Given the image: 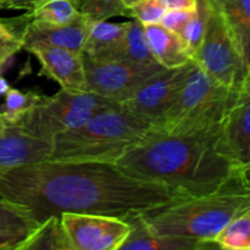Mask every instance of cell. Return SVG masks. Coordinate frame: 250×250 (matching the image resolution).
<instances>
[{"instance_id":"cell-16","label":"cell","mask_w":250,"mask_h":250,"mask_svg":"<svg viewBox=\"0 0 250 250\" xmlns=\"http://www.w3.org/2000/svg\"><path fill=\"white\" fill-rule=\"evenodd\" d=\"M143 28L151 56L161 67L172 70L192 61L180 36L166 29L160 23L146 24Z\"/></svg>"},{"instance_id":"cell-12","label":"cell","mask_w":250,"mask_h":250,"mask_svg":"<svg viewBox=\"0 0 250 250\" xmlns=\"http://www.w3.org/2000/svg\"><path fill=\"white\" fill-rule=\"evenodd\" d=\"M92 22L80 15L75 21L65 24H49L29 20L22 33V49L36 46H55L82 53Z\"/></svg>"},{"instance_id":"cell-3","label":"cell","mask_w":250,"mask_h":250,"mask_svg":"<svg viewBox=\"0 0 250 250\" xmlns=\"http://www.w3.org/2000/svg\"><path fill=\"white\" fill-rule=\"evenodd\" d=\"M243 175L209 194L171 198L165 204L142 211V217L151 231L161 236L197 239L216 248L214 239L219 232L250 207Z\"/></svg>"},{"instance_id":"cell-36","label":"cell","mask_w":250,"mask_h":250,"mask_svg":"<svg viewBox=\"0 0 250 250\" xmlns=\"http://www.w3.org/2000/svg\"><path fill=\"white\" fill-rule=\"evenodd\" d=\"M5 21H6V20H2V19H0V27H1V26H4V24H5Z\"/></svg>"},{"instance_id":"cell-34","label":"cell","mask_w":250,"mask_h":250,"mask_svg":"<svg viewBox=\"0 0 250 250\" xmlns=\"http://www.w3.org/2000/svg\"><path fill=\"white\" fill-rule=\"evenodd\" d=\"M6 128H7V125L6 122H5L4 117H2L1 112H0V134L4 133V132L6 131Z\"/></svg>"},{"instance_id":"cell-23","label":"cell","mask_w":250,"mask_h":250,"mask_svg":"<svg viewBox=\"0 0 250 250\" xmlns=\"http://www.w3.org/2000/svg\"><path fill=\"white\" fill-rule=\"evenodd\" d=\"M4 97V104L0 107V112L7 126H16L44 95L37 89L20 90L10 88Z\"/></svg>"},{"instance_id":"cell-2","label":"cell","mask_w":250,"mask_h":250,"mask_svg":"<svg viewBox=\"0 0 250 250\" xmlns=\"http://www.w3.org/2000/svg\"><path fill=\"white\" fill-rule=\"evenodd\" d=\"M220 129L158 133L115 164L133 177L167 186L175 197L209 194L244 173L225 151Z\"/></svg>"},{"instance_id":"cell-13","label":"cell","mask_w":250,"mask_h":250,"mask_svg":"<svg viewBox=\"0 0 250 250\" xmlns=\"http://www.w3.org/2000/svg\"><path fill=\"white\" fill-rule=\"evenodd\" d=\"M42 66L41 73L60 84L61 89L85 92L83 54L55 46H36L27 50Z\"/></svg>"},{"instance_id":"cell-38","label":"cell","mask_w":250,"mask_h":250,"mask_svg":"<svg viewBox=\"0 0 250 250\" xmlns=\"http://www.w3.org/2000/svg\"><path fill=\"white\" fill-rule=\"evenodd\" d=\"M249 78H250V68H249Z\"/></svg>"},{"instance_id":"cell-24","label":"cell","mask_w":250,"mask_h":250,"mask_svg":"<svg viewBox=\"0 0 250 250\" xmlns=\"http://www.w3.org/2000/svg\"><path fill=\"white\" fill-rule=\"evenodd\" d=\"M31 20L29 14L19 19L6 20L0 27V75L5 72L14 56L22 49V33Z\"/></svg>"},{"instance_id":"cell-6","label":"cell","mask_w":250,"mask_h":250,"mask_svg":"<svg viewBox=\"0 0 250 250\" xmlns=\"http://www.w3.org/2000/svg\"><path fill=\"white\" fill-rule=\"evenodd\" d=\"M193 61L212 81L229 89H237L249 77V71L231 32L214 5L204 39Z\"/></svg>"},{"instance_id":"cell-15","label":"cell","mask_w":250,"mask_h":250,"mask_svg":"<svg viewBox=\"0 0 250 250\" xmlns=\"http://www.w3.org/2000/svg\"><path fill=\"white\" fill-rule=\"evenodd\" d=\"M131 226L128 237L120 250H200L209 247L197 239L161 236L151 231L144 222L141 212H131L121 217Z\"/></svg>"},{"instance_id":"cell-27","label":"cell","mask_w":250,"mask_h":250,"mask_svg":"<svg viewBox=\"0 0 250 250\" xmlns=\"http://www.w3.org/2000/svg\"><path fill=\"white\" fill-rule=\"evenodd\" d=\"M29 14L32 20L49 24L70 23L81 15L72 0H48Z\"/></svg>"},{"instance_id":"cell-28","label":"cell","mask_w":250,"mask_h":250,"mask_svg":"<svg viewBox=\"0 0 250 250\" xmlns=\"http://www.w3.org/2000/svg\"><path fill=\"white\" fill-rule=\"evenodd\" d=\"M129 9L132 19L139 21L143 26L160 23L161 19L167 11V7L161 0H141Z\"/></svg>"},{"instance_id":"cell-17","label":"cell","mask_w":250,"mask_h":250,"mask_svg":"<svg viewBox=\"0 0 250 250\" xmlns=\"http://www.w3.org/2000/svg\"><path fill=\"white\" fill-rule=\"evenodd\" d=\"M224 17L237 49L250 68V0H214L211 2Z\"/></svg>"},{"instance_id":"cell-9","label":"cell","mask_w":250,"mask_h":250,"mask_svg":"<svg viewBox=\"0 0 250 250\" xmlns=\"http://www.w3.org/2000/svg\"><path fill=\"white\" fill-rule=\"evenodd\" d=\"M61 224L72 250H120L131 231L121 217L102 214L65 212Z\"/></svg>"},{"instance_id":"cell-4","label":"cell","mask_w":250,"mask_h":250,"mask_svg":"<svg viewBox=\"0 0 250 250\" xmlns=\"http://www.w3.org/2000/svg\"><path fill=\"white\" fill-rule=\"evenodd\" d=\"M155 134L158 131L150 122L119 105L103 110L85 124L54 137L46 160L115 164Z\"/></svg>"},{"instance_id":"cell-37","label":"cell","mask_w":250,"mask_h":250,"mask_svg":"<svg viewBox=\"0 0 250 250\" xmlns=\"http://www.w3.org/2000/svg\"><path fill=\"white\" fill-rule=\"evenodd\" d=\"M209 1H210V2H214V0H209Z\"/></svg>"},{"instance_id":"cell-29","label":"cell","mask_w":250,"mask_h":250,"mask_svg":"<svg viewBox=\"0 0 250 250\" xmlns=\"http://www.w3.org/2000/svg\"><path fill=\"white\" fill-rule=\"evenodd\" d=\"M194 10H167L161 19L160 24L168 31L180 36L186 23L192 16Z\"/></svg>"},{"instance_id":"cell-26","label":"cell","mask_w":250,"mask_h":250,"mask_svg":"<svg viewBox=\"0 0 250 250\" xmlns=\"http://www.w3.org/2000/svg\"><path fill=\"white\" fill-rule=\"evenodd\" d=\"M76 9L90 22L107 21L115 16L132 17L122 0H72Z\"/></svg>"},{"instance_id":"cell-33","label":"cell","mask_w":250,"mask_h":250,"mask_svg":"<svg viewBox=\"0 0 250 250\" xmlns=\"http://www.w3.org/2000/svg\"><path fill=\"white\" fill-rule=\"evenodd\" d=\"M243 185L246 186V188L248 189L250 194V172H247L243 175Z\"/></svg>"},{"instance_id":"cell-8","label":"cell","mask_w":250,"mask_h":250,"mask_svg":"<svg viewBox=\"0 0 250 250\" xmlns=\"http://www.w3.org/2000/svg\"><path fill=\"white\" fill-rule=\"evenodd\" d=\"M194 66L192 60L182 67L159 71L120 105L134 116L155 124L176 99Z\"/></svg>"},{"instance_id":"cell-35","label":"cell","mask_w":250,"mask_h":250,"mask_svg":"<svg viewBox=\"0 0 250 250\" xmlns=\"http://www.w3.org/2000/svg\"><path fill=\"white\" fill-rule=\"evenodd\" d=\"M122 1H124V4L126 5L127 7H131L132 5H134V4H136V2L141 1V0H122Z\"/></svg>"},{"instance_id":"cell-5","label":"cell","mask_w":250,"mask_h":250,"mask_svg":"<svg viewBox=\"0 0 250 250\" xmlns=\"http://www.w3.org/2000/svg\"><path fill=\"white\" fill-rule=\"evenodd\" d=\"M119 103L85 90L60 89L41 102L16 125L34 137L51 143L59 133L85 124L103 110L119 106Z\"/></svg>"},{"instance_id":"cell-1","label":"cell","mask_w":250,"mask_h":250,"mask_svg":"<svg viewBox=\"0 0 250 250\" xmlns=\"http://www.w3.org/2000/svg\"><path fill=\"white\" fill-rule=\"evenodd\" d=\"M173 197L167 186L133 177L116 164L43 160L0 170V198L37 227L65 212L125 217Z\"/></svg>"},{"instance_id":"cell-32","label":"cell","mask_w":250,"mask_h":250,"mask_svg":"<svg viewBox=\"0 0 250 250\" xmlns=\"http://www.w3.org/2000/svg\"><path fill=\"white\" fill-rule=\"evenodd\" d=\"M10 88L11 87H10L9 82L2 77V75H0V97H4Z\"/></svg>"},{"instance_id":"cell-11","label":"cell","mask_w":250,"mask_h":250,"mask_svg":"<svg viewBox=\"0 0 250 250\" xmlns=\"http://www.w3.org/2000/svg\"><path fill=\"white\" fill-rule=\"evenodd\" d=\"M233 90L234 89H229L212 81L195 63L176 99L166 110L165 114L155 124H153V127L158 131L159 134H163L168 127L172 126L175 122H177L181 117L185 116L195 106L209 100L226 97L231 94Z\"/></svg>"},{"instance_id":"cell-19","label":"cell","mask_w":250,"mask_h":250,"mask_svg":"<svg viewBox=\"0 0 250 250\" xmlns=\"http://www.w3.org/2000/svg\"><path fill=\"white\" fill-rule=\"evenodd\" d=\"M128 22L112 23L107 21L92 22L85 38L82 54L89 58H106L120 44L128 28Z\"/></svg>"},{"instance_id":"cell-14","label":"cell","mask_w":250,"mask_h":250,"mask_svg":"<svg viewBox=\"0 0 250 250\" xmlns=\"http://www.w3.org/2000/svg\"><path fill=\"white\" fill-rule=\"evenodd\" d=\"M51 143L22 131L17 126H7L0 134V170L24 164L46 160Z\"/></svg>"},{"instance_id":"cell-10","label":"cell","mask_w":250,"mask_h":250,"mask_svg":"<svg viewBox=\"0 0 250 250\" xmlns=\"http://www.w3.org/2000/svg\"><path fill=\"white\" fill-rule=\"evenodd\" d=\"M225 151L234 165L250 172V78L238 88L227 109L220 129Z\"/></svg>"},{"instance_id":"cell-20","label":"cell","mask_w":250,"mask_h":250,"mask_svg":"<svg viewBox=\"0 0 250 250\" xmlns=\"http://www.w3.org/2000/svg\"><path fill=\"white\" fill-rule=\"evenodd\" d=\"M99 59H112V60H125L131 62L151 65L158 63L151 56L144 34L143 24L137 20L129 21L126 34L119 45L106 56Z\"/></svg>"},{"instance_id":"cell-31","label":"cell","mask_w":250,"mask_h":250,"mask_svg":"<svg viewBox=\"0 0 250 250\" xmlns=\"http://www.w3.org/2000/svg\"><path fill=\"white\" fill-rule=\"evenodd\" d=\"M167 10H194L197 0H161Z\"/></svg>"},{"instance_id":"cell-18","label":"cell","mask_w":250,"mask_h":250,"mask_svg":"<svg viewBox=\"0 0 250 250\" xmlns=\"http://www.w3.org/2000/svg\"><path fill=\"white\" fill-rule=\"evenodd\" d=\"M36 229L16 205L0 198V250H19Z\"/></svg>"},{"instance_id":"cell-22","label":"cell","mask_w":250,"mask_h":250,"mask_svg":"<svg viewBox=\"0 0 250 250\" xmlns=\"http://www.w3.org/2000/svg\"><path fill=\"white\" fill-rule=\"evenodd\" d=\"M216 248L250 250V207L233 217L214 239Z\"/></svg>"},{"instance_id":"cell-21","label":"cell","mask_w":250,"mask_h":250,"mask_svg":"<svg viewBox=\"0 0 250 250\" xmlns=\"http://www.w3.org/2000/svg\"><path fill=\"white\" fill-rule=\"evenodd\" d=\"M72 250L65 229L61 224V216H51L39 225L28 238L23 241L19 250Z\"/></svg>"},{"instance_id":"cell-7","label":"cell","mask_w":250,"mask_h":250,"mask_svg":"<svg viewBox=\"0 0 250 250\" xmlns=\"http://www.w3.org/2000/svg\"><path fill=\"white\" fill-rule=\"evenodd\" d=\"M87 90L116 103L126 100L146 80L164 70L159 63L144 65L125 60L83 55Z\"/></svg>"},{"instance_id":"cell-25","label":"cell","mask_w":250,"mask_h":250,"mask_svg":"<svg viewBox=\"0 0 250 250\" xmlns=\"http://www.w3.org/2000/svg\"><path fill=\"white\" fill-rule=\"evenodd\" d=\"M211 11L212 4L209 0H197V5L192 16L181 32L180 37L192 60L202 45Z\"/></svg>"},{"instance_id":"cell-30","label":"cell","mask_w":250,"mask_h":250,"mask_svg":"<svg viewBox=\"0 0 250 250\" xmlns=\"http://www.w3.org/2000/svg\"><path fill=\"white\" fill-rule=\"evenodd\" d=\"M48 0H0V9L4 10H26L32 12Z\"/></svg>"}]
</instances>
